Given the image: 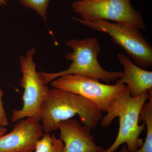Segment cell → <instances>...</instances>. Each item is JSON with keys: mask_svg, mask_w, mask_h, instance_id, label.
Listing matches in <instances>:
<instances>
[{"mask_svg": "<svg viewBox=\"0 0 152 152\" xmlns=\"http://www.w3.org/2000/svg\"><path fill=\"white\" fill-rule=\"evenodd\" d=\"M66 45L72 51L66 55L71 61L69 67L64 70L55 73L39 72L46 85L61 76L67 75H80L110 83L116 81L123 75V72H110L103 69L99 62L98 56L101 48L96 38L91 37L82 39H72L66 41Z\"/></svg>", "mask_w": 152, "mask_h": 152, "instance_id": "obj_3", "label": "cell"}, {"mask_svg": "<svg viewBox=\"0 0 152 152\" xmlns=\"http://www.w3.org/2000/svg\"><path fill=\"white\" fill-rule=\"evenodd\" d=\"M25 7L32 9L46 21L47 11L50 0H19Z\"/></svg>", "mask_w": 152, "mask_h": 152, "instance_id": "obj_13", "label": "cell"}, {"mask_svg": "<svg viewBox=\"0 0 152 152\" xmlns=\"http://www.w3.org/2000/svg\"><path fill=\"white\" fill-rule=\"evenodd\" d=\"M4 95V91L0 89V127H6L9 124L7 115L4 108V104L2 100Z\"/></svg>", "mask_w": 152, "mask_h": 152, "instance_id": "obj_14", "label": "cell"}, {"mask_svg": "<svg viewBox=\"0 0 152 152\" xmlns=\"http://www.w3.org/2000/svg\"><path fill=\"white\" fill-rule=\"evenodd\" d=\"M51 86L80 96L106 113L114 109L128 90L125 84H105L98 79L80 75L61 76L52 81Z\"/></svg>", "mask_w": 152, "mask_h": 152, "instance_id": "obj_4", "label": "cell"}, {"mask_svg": "<svg viewBox=\"0 0 152 152\" xmlns=\"http://www.w3.org/2000/svg\"><path fill=\"white\" fill-rule=\"evenodd\" d=\"M44 134L40 121L31 118L19 120L10 132L0 137V152H34Z\"/></svg>", "mask_w": 152, "mask_h": 152, "instance_id": "obj_8", "label": "cell"}, {"mask_svg": "<svg viewBox=\"0 0 152 152\" xmlns=\"http://www.w3.org/2000/svg\"><path fill=\"white\" fill-rule=\"evenodd\" d=\"M9 0H0V6L6 5L8 2Z\"/></svg>", "mask_w": 152, "mask_h": 152, "instance_id": "obj_17", "label": "cell"}, {"mask_svg": "<svg viewBox=\"0 0 152 152\" xmlns=\"http://www.w3.org/2000/svg\"><path fill=\"white\" fill-rule=\"evenodd\" d=\"M119 152H129L126 145H124L121 148Z\"/></svg>", "mask_w": 152, "mask_h": 152, "instance_id": "obj_16", "label": "cell"}, {"mask_svg": "<svg viewBox=\"0 0 152 152\" xmlns=\"http://www.w3.org/2000/svg\"><path fill=\"white\" fill-rule=\"evenodd\" d=\"M35 53V48H32L20 57L22 74L20 84L24 90L23 104L22 108L13 110L12 122L28 118L40 121L44 104L50 89L37 72V64L33 58Z\"/></svg>", "mask_w": 152, "mask_h": 152, "instance_id": "obj_5", "label": "cell"}, {"mask_svg": "<svg viewBox=\"0 0 152 152\" xmlns=\"http://www.w3.org/2000/svg\"><path fill=\"white\" fill-rule=\"evenodd\" d=\"M150 96L145 104L140 117V121H144L146 126L145 139L142 146L135 152H152V90L149 91Z\"/></svg>", "mask_w": 152, "mask_h": 152, "instance_id": "obj_11", "label": "cell"}, {"mask_svg": "<svg viewBox=\"0 0 152 152\" xmlns=\"http://www.w3.org/2000/svg\"><path fill=\"white\" fill-rule=\"evenodd\" d=\"M89 1H102V0H89Z\"/></svg>", "mask_w": 152, "mask_h": 152, "instance_id": "obj_18", "label": "cell"}, {"mask_svg": "<svg viewBox=\"0 0 152 152\" xmlns=\"http://www.w3.org/2000/svg\"><path fill=\"white\" fill-rule=\"evenodd\" d=\"M7 131V129L6 127H0V137L6 134Z\"/></svg>", "mask_w": 152, "mask_h": 152, "instance_id": "obj_15", "label": "cell"}, {"mask_svg": "<svg viewBox=\"0 0 152 152\" xmlns=\"http://www.w3.org/2000/svg\"><path fill=\"white\" fill-rule=\"evenodd\" d=\"M64 143L54 134L45 133L37 142L34 152H64Z\"/></svg>", "mask_w": 152, "mask_h": 152, "instance_id": "obj_12", "label": "cell"}, {"mask_svg": "<svg viewBox=\"0 0 152 152\" xmlns=\"http://www.w3.org/2000/svg\"><path fill=\"white\" fill-rule=\"evenodd\" d=\"M131 1L132 0H78L73 2L72 7L84 20H111L137 30L144 29L145 26L142 15L134 8Z\"/></svg>", "mask_w": 152, "mask_h": 152, "instance_id": "obj_7", "label": "cell"}, {"mask_svg": "<svg viewBox=\"0 0 152 152\" xmlns=\"http://www.w3.org/2000/svg\"><path fill=\"white\" fill-rule=\"evenodd\" d=\"M60 139L64 143V152H104L97 145L91 130L75 119L59 123Z\"/></svg>", "mask_w": 152, "mask_h": 152, "instance_id": "obj_9", "label": "cell"}, {"mask_svg": "<svg viewBox=\"0 0 152 152\" xmlns=\"http://www.w3.org/2000/svg\"><path fill=\"white\" fill-rule=\"evenodd\" d=\"M144 93L137 97L131 96L129 88L114 109L103 117L100 125L104 128L110 126L116 118H119V128L115 141L104 152H115L126 144L129 152H135L143 144L140 137L145 129V124H139L142 109L149 98V92Z\"/></svg>", "mask_w": 152, "mask_h": 152, "instance_id": "obj_2", "label": "cell"}, {"mask_svg": "<svg viewBox=\"0 0 152 152\" xmlns=\"http://www.w3.org/2000/svg\"><path fill=\"white\" fill-rule=\"evenodd\" d=\"M118 57L124 71L122 77L116 81V83L127 85L133 97L152 90L151 71L139 66L124 54H119Z\"/></svg>", "mask_w": 152, "mask_h": 152, "instance_id": "obj_10", "label": "cell"}, {"mask_svg": "<svg viewBox=\"0 0 152 152\" xmlns=\"http://www.w3.org/2000/svg\"><path fill=\"white\" fill-rule=\"evenodd\" d=\"M76 115L91 129L97 126L103 117L96 106L80 96L56 88L50 89L40 120L45 133L58 130L60 122Z\"/></svg>", "mask_w": 152, "mask_h": 152, "instance_id": "obj_1", "label": "cell"}, {"mask_svg": "<svg viewBox=\"0 0 152 152\" xmlns=\"http://www.w3.org/2000/svg\"><path fill=\"white\" fill-rule=\"evenodd\" d=\"M72 18L91 29L109 34L139 66L144 69L152 66V46L139 30L107 20L87 21L78 18Z\"/></svg>", "mask_w": 152, "mask_h": 152, "instance_id": "obj_6", "label": "cell"}]
</instances>
